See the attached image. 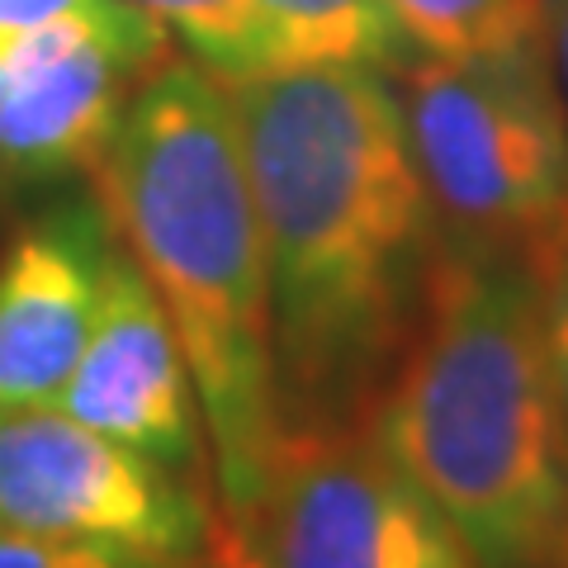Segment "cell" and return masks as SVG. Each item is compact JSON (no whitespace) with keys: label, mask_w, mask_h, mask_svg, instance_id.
Instances as JSON below:
<instances>
[{"label":"cell","mask_w":568,"mask_h":568,"mask_svg":"<svg viewBox=\"0 0 568 568\" xmlns=\"http://www.w3.org/2000/svg\"><path fill=\"white\" fill-rule=\"evenodd\" d=\"M271 271L290 432H365L440 252L403 100L375 67L227 81Z\"/></svg>","instance_id":"cell-1"},{"label":"cell","mask_w":568,"mask_h":568,"mask_svg":"<svg viewBox=\"0 0 568 568\" xmlns=\"http://www.w3.org/2000/svg\"><path fill=\"white\" fill-rule=\"evenodd\" d=\"M110 233L181 336L223 503L252 521L284 446L265 233L227 81L162 62L95 162Z\"/></svg>","instance_id":"cell-2"},{"label":"cell","mask_w":568,"mask_h":568,"mask_svg":"<svg viewBox=\"0 0 568 568\" xmlns=\"http://www.w3.org/2000/svg\"><path fill=\"white\" fill-rule=\"evenodd\" d=\"M365 432L484 568H549L568 521V465L536 265L503 246L440 242L417 327Z\"/></svg>","instance_id":"cell-3"},{"label":"cell","mask_w":568,"mask_h":568,"mask_svg":"<svg viewBox=\"0 0 568 568\" xmlns=\"http://www.w3.org/2000/svg\"><path fill=\"white\" fill-rule=\"evenodd\" d=\"M403 119L422 185L455 242L530 265L568 242V110L549 62L407 58Z\"/></svg>","instance_id":"cell-4"},{"label":"cell","mask_w":568,"mask_h":568,"mask_svg":"<svg viewBox=\"0 0 568 568\" xmlns=\"http://www.w3.org/2000/svg\"><path fill=\"white\" fill-rule=\"evenodd\" d=\"M261 568H484L369 432H290L252 511Z\"/></svg>","instance_id":"cell-5"},{"label":"cell","mask_w":568,"mask_h":568,"mask_svg":"<svg viewBox=\"0 0 568 568\" xmlns=\"http://www.w3.org/2000/svg\"><path fill=\"white\" fill-rule=\"evenodd\" d=\"M0 530L171 564L200 545V507L166 465L62 407H14L0 413Z\"/></svg>","instance_id":"cell-6"},{"label":"cell","mask_w":568,"mask_h":568,"mask_svg":"<svg viewBox=\"0 0 568 568\" xmlns=\"http://www.w3.org/2000/svg\"><path fill=\"white\" fill-rule=\"evenodd\" d=\"M166 58V24L133 0L71 14L0 48V175L95 171L138 85Z\"/></svg>","instance_id":"cell-7"},{"label":"cell","mask_w":568,"mask_h":568,"mask_svg":"<svg viewBox=\"0 0 568 568\" xmlns=\"http://www.w3.org/2000/svg\"><path fill=\"white\" fill-rule=\"evenodd\" d=\"M194 403L200 398H194L181 336L148 275L114 237L91 342L71 369L58 407L181 474L200 459Z\"/></svg>","instance_id":"cell-8"},{"label":"cell","mask_w":568,"mask_h":568,"mask_svg":"<svg viewBox=\"0 0 568 568\" xmlns=\"http://www.w3.org/2000/svg\"><path fill=\"white\" fill-rule=\"evenodd\" d=\"M110 252L104 209L71 204L24 227L0 256V413L58 407L91 342Z\"/></svg>","instance_id":"cell-9"},{"label":"cell","mask_w":568,"mask_h":568,"mask_svg":"<svg viewBox=\"0 0 568 568\" xmlns=\"http://www.w3.org/2000/svg\"><path fill=\"white\" fill-rule=\"evenodd\" d=\"M261 71L403 67L407 33L388 0H256Z\"/></svg>","instance_id":"cell-10"},{"label":"cell","mask_w":568,"mask_h":568,"mask_svg":"<svg viewBox=\"0 0 568 568\" xmlns=\"http://www.w3.org/2000/svg\"><path fill=\"white\" fill-rule=\"evenodd\" d=\"M407 43L446 62H549L545 0H388Z\"/></svg>","instance_id":"cell-11"},{"label":"cell","mask_w":568,"mask_h":568,"mask_svg":"<svg viewBox=\"0 0 568 568\" xmlns=\"http://www.w3.org/2000/svg\"><path fill=\"white\" fill-rule=\"evenodd\" d=\"M133 6L181 33L213 77L242 81L261 71L256 0H133Z\"/></svg>","instance_id":"cell-12"},{"label":"cell","mask_w":568,"mask_h":568,"mask_svg":"<svg viewBox=\"0 0 568 568\" xmlns=\"http://www.w3.org/2000/svg\"><path fill=\"white\" fill-rule=\"evenodd\" d=\"M536 275H540L545 379H549V403H555L559 450H564V465H568V242L536 265Z\"/></svg>","instance_id":"cell-13"},{"label":"cell","mask_w":568,"mask_h":568,"mask_svg":"<svg viewBox=\"0 0 568 568\" xmlns=\"http://www.w3.org/2000/svg\"><path fill=\"white\" fill-rule=\"evenodd\" d=\"M0 568H166V559H148L133 549L29 536V530H0Z\"/></svg>","instance_id":"cell-14"},{"label":"cell","mask_w":568,"mask_h":568,"mask_svg":"<svg viewBox=\"0 0 568 568\" xmlns=\"http://www.w3.org/2000/svg\"><path fill=\"white\" fill-rule=\"evenodd\" d=\"M104 6L110 0H0V48H10L33 29L71 20V14H95Z\"/></svg>","instance_id":"cell-15"},{"label":"cell","mask_w":568,"mask_h":568,"mask_svg":"<svg viewBox=\"0 0 568 568\" xmlns=\"http://www.w3.org/2000/svg\"><path fill=\"white\" fill-rule=\"evenodd\" d=\"M545 48H549V71H555L559 100L568 110V0H545Z\"/></svg>","instance_id":"cell-16"},{"label":"cell","mask_w":568,"mask_h":568,"mask_svg":"<svg viewBox=\"0 0 568 568\" xmlns=\"http://www.w3.org/2000/svg\"><path fill=\"white\" fill-rule=\"evenodd\" d=\"M549 568H568V521H564V530H559L555 555H549Z\"/></svg>","instance_id":"cell-17"}]
</instances>
